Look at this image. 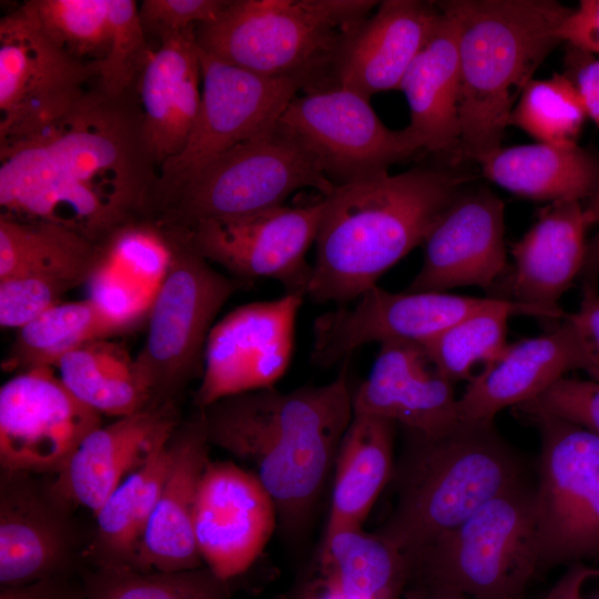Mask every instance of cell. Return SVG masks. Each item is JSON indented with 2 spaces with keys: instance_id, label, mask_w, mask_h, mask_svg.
Returning <instances> with one entry per match:
<instances>
[{
  "instance_id": "1",
  "label": "cell",
  "mask_w": 599,
  "mask_h": 599,
  "mask_svg": "<svg viewBox=\"0 0 599 599\" xmlns=\"http://www.w3.org/2000/svg\"><path fill=\"white\" fill-rule=\"evenodd\" d=\"M136 102L97 88L47 128L0 143L1 214L58 224L99 245L150 220L160 173Z\"/></svg>"
},
{
  "instance_id": "2",
  "label": "cell",
  "mask_w": 599,
  "mask_h": 599,
  "mask_svg": "<svg viewBox=\"0 0 599 599\" xmlns=\"http://www.w3.org/2000/svg\"><path fill=\"white\" fill-rule=\"evenodd\" d=\"M347 364L321 386L275 387L222 398L200 409L210 444L252 464L290 540L308 530L354 416Z\"/></svg>"
},
{
  "instance_id": "3",
  "label": "cell",
  "mask_w": 599,
  "mask_h": 599,
  "mask_svg": "<svg viewBox=\"0 0 599 599\" xmlns=\"http://www.w3.org/2000/svg\"><path fill=\"white\" fill-rule=\"evenodd\" d=\"M463 179L432 167L336 185L323 197L306 296L349 304L393 265L424 245L461 192Z\"/></svg>"
},
{
  "instance_id": "4",
  "label": "cell",
  "mask_w": 599,
  "mask_h": 599,
  "mask_svg": "<svg viewBox=\"0 0 599 599\" xmlns=\"http://www.w3.org/2000/svg\"><path fill=\"white\" fill-rule=\"evenodd\" d=\"M457 28L460 75L459 153L477 161L501 146L514 103L560 43L571 9L551 0L436 2Z\"/></svg>"
},
{
  "instance_id": "5",
  "label": "cell",
  "mask_w": 599,
  "mask_h": 599,
  "mask_svg": "<svg viewBox=\"0 0 599 599\" xmlns=\"http://www.w3.org/2000/svg\"><path fill=\"white\" fill-rule=\"evenodd\" d=\"M394 468L397 499L378 532L407 556L522 481V465L493 422H461L438 436L406 430Z\"/></svg>"
},
{
  "instance_id": "6",
  "label": "cell",
  "mask_w": 599,
  "mask_h": 599,
  "mask_svg": "<svg viewBox=\"0 0 599 599\" xmlns=\"http://www.w3.org/2000/svg\"><path fill=\"white\" fill-rule=\"evenodd\" d=\"M372 0H230L195 29L204 52L241 69L293 80L304 92L334 88L348 35L378 6Z\"/></svg>"
},
{
  "instance_id": "7",
  "label": "cell",
  "mask_w": 599,
  "mask_h": 599,
  "mask_svg": "<svg viewBox=\"0 0 599 599\" xmlns=\"http://www.w3.org/2000/svg\"><path fill=\"white\" fill-rule=\"evenodd\" d=\"M408 558L432 593L521 599L539 571L535 489L504 491Z\"/></svg>"
},
{
  "instance_id": "8",
  "label": "cell",
  "mask_w": 599,
  "mask_h": 599,
  "mask_svg": "<svg viewBox=\"0 0 599 599\" xmlns=\"http://www.w3.org/2000/svg\"><path fill=\"white\" fill-rule=\"evenodd\" d=\"M329 195L335 185L281 123L219 155L155 209L152 221L187 230L213 220L256 214L284 205L301 189Z\"/></svg>"
},
{
  "instance_id": "9",
  "label": "cell",
  "mask_w": 599,
  "mask_h": 599,
  "mask_svg": "<svg viewBox=\"0 0 599 599\" xmlns=\"http://www.w3.org/2000/svg\"><path fill=\"white\" fill-rule=\"evenodd\" d=\"M172 258L148 316L145 342L134 358L152 405L175 403L202 376L207 337L223 305L244 281L217 272L182 230L167 229Z\"/></svg>"
},
{
  "instance_id": "10",
  "label": "cell",
  "mask_w": 599,
  "mask_h": 599,
  "mask_svg": "<svg viewBox=\"0 0 599 599\" xmlns=\"http://www.w3.org/2000/svg\"><path fill=\"white\" fill-rule=\"evenodd\" d=\"M528 419L541 440L534 488L539 570L599 558V437L557 417Z\"/></svg>"
},
{
  "instance_id": "11",
  "label": "cell",
  "mask_w": 599,
  "mask_h": 599,
  "mask_svg": "<svg viewBox=\"0 0 599 599\" xmlns=\"http://www.w3.org/2000/svg\"><path fill=\"white\" fill-rule=\"evenodd\" d=\"M95 78L44 30L26 2L0 21V143L33 134L71 111Z\"/></svg>"
},
{
  "instance_id": "12",
  "label": "cell",
  "mask_w": 599,
  "mask_h": 599,
  "mask_svg": "<svg viewBox=\"0 0 599 599\" xmlns=\"http://www.w3.org/2000/svg\"><path fill=\"white\" fill-rule=\"evenodd\" d=\"M200 61L199 113L183 150L160 167L153 212L209 162L275 124L303 90L293 80L241 69L201 49Z\"/></svg>"
},
{
  "instance_id": "13",
  "label": "cell",
  "mask_w": 599,
  "mask_h": 599,
  "mask_svg": "<svg viewBox=\"0 0 599 599\" xmlns=\"http://www.w3.org/2000/svg\"><path fill=\"white\" fill-rule=\"evenodd\" d=\"M280 121L335 186L388 172L424 149L409 126L388 129L369 99L338 87L295 97Z\"/></svg>"
},
{
  "instance_id": "14",
  "label": "cell",
  "mask_w": 599,
  "mask_h": 599,
  "mask_svg": "<svg viewBox=\"0 0 599 599\" xmlns=\"http://www.w3.org/2000/svg\"><path fill=\"white\" fill-rule=\"evenodd\" d=\"M322 212L323 196L305 205L204 221L182 231L200 255L236 278H273L285 293L305 297L313 276L306 254L315 243Z\"/></svg>"
},
{
  "instance_id": "15",
  "label": "cell",
  "mask_w": 599,
  "mask_h": 599,
  "mask_svg": "<svg viewBox=\"0 0 599 599\" xmlns=\"http://www.w3.org/2000/svg\"><path fill=\"white\" fill-rule=\"evenodd\" d=\"M101 425L53 368L20 372L0 388L1 469L57 475Z\"/></svg>"
},
{
  "instance_id": "16",
  "label": "cell",
  "mask_w": 599,
  "mask_h": 599,
  "mask_svg": "<svg viewBox=\"0 0 599 599\" xmlns=\"http://www.w3.org/2000/svg\"><path fill=\"white\" fill-rule=\"evenodd\" d=\"M496 298L448 292L393 293L375 285L352 305H338L315 319L311 362L326 368L369 343H423Z\"/></svg>"
},
{
  "instance_id": "17",
  "label": "cell",
  "mask_w": 599,
  "mask_h": 599,
  "mask_svg": "<svg viewBox=\"0 0 599 599\" xmlns=\"http://www.w3.org/2000/svg\"><path fill=\"white\" fill-rule=\"evenodd\" d=\"M304 296L242 305L213 325L207 337L200 409L237 394L274 387L290 365L295 319Z\"/></svg>"
},
{
  "instance_id": "18",
  "label": "cell",
  "mask_w": 599,
  "mask_h": 599,
  "mask_svg": "<svg viewBox=\"0 0 599 599\" xmlns=\"http://www.w3.org/2000/svg\"><path fill=\"white\" fill-rule=\"evenodd\" d=\"M278 525L275 505L254 473L210 461L201 477L194 534L203 564L222 581L247 570Z\"/></svg>"
},
{
  "instance_id": "19",
  "label": "cell",
  "mask_w": 599,
  "mask_h": 599,
  "mask_svg": "<svg viewBox=\"0 0 599 599\" xmlns=\"http://www.w3.org/2000/svg\"><path fill=\"white\" fill-rule=\"evenodd\" d=\"M423 246L422 267L405 291L495 288L507 270L502 201L486 187L461 190Z\"/></svg>"
},
{
  "instance_id": "20",
  "label": "cell",
  "mask_w": 599,
  "mask_h": 599,
  "mask_svg": "<svg viewBox=\"0 0 599 599\" xmlns=\"http://www.w3.org/2000/svg\"><path fill=\"white\" fill-rule=\"evenodd\" d=\"M33 475L1 469L0 587L73 575L75 568L68 504Z\"/></svg>"
},
{
  "instance_id": "21",
  "label": "cell",
  "mask_w": 599,
  "mask_h": 599,
  "mask_svg": "<svg viewBox=\"0 0 599 599\" xmlns=\"http://www.w3.org/2000/svg\"><path fill=\"white\" fill-rule=\"evenodd\" d=\"M599 380V363L569 314L549 333L509 344L458 398L461 422H493L502 409L524 405L570 370Z\"/></svg>"
},
{
  "instance_id": "22",
  "label": "cell",
  "mask_w": 599,
  "mask_h": 599,
  "mask_svg": "<svg viewBox=\"0 0 599 599\" xmlns=\"http://www.w3.org/2000/svg\"><path fill=\"white\" fill-rule=\"evenodd\" d=\"M175 403L152 405L90 433L54 475L52 491L95 514L140 469L180 424Z\"/></svg>"
},
{
  "instance_id": "23",
  "label": "cell",
  "mask_w": 599,
  "mask_h": 599,
  "mask_svg": "<svg viewBox=\"0 0 599 599\" xmlns=\"http://www.w3.org/2000/svg\"><path fill=\"white\" fill-rule=\"evenodd\" d=\"M454 385L436 370L420 343L389 341L379 344L367 378L354 389L353 407L406 430L438 436L461 423Z\"/></svg>"
},
{
  "instance_id": "24",
  "label": "cell",
  "mask_w": 599,
  "mask_h": 599,
  "mask_svg": "<svg viewBox=\"0 0 599 599\" xmlns=\"http://www.w3.org/2000/svg\"><path fill=\"white\" fill-rule=\"evenodd\" d=\"M598 207L581 201L549 203L511 247L514 270L506 300L535 309L540 318L565 319L558 302L587 261L586 233Z\"/></svg>"
},
{
  "instance_id": "25",
  "label": "cell",
  "mask_w": 599,
  "mask_h": 599,
  "mask_svg": "<svg viewBox=\"0 0 599 599\" xmlns=\"http://www.w3.org/2000/svg\"><path fill=\"white\" fill-rule=\"evenodd\" d=\"M434 2L384 0L345 41L334 71V88L367 99L400 87L409 65L439 17Z\"/></svg>"
},
{
  "instance_id": "26",
  "label": "cell",
  "mask_w": 599,
  "mask_h": 599,
  "mask_svg": "<svg viewBox=\"0 0 599 599\" xmlns=\"http://www.w3.org/2000/svg\"><path fill=\"white\" fill-rule=\"evenodd\" d=\"M171 443V464L138 552L136 569L143 571L175 572L203 565L194 534L197 489L210 463L201 410L179 424Z\"/></svg>"
},
{
  "instance_id": "27",
  "label": "cell",
  "mask_w": 599,
  "mask_h": 599,
  "mask_svg": "<svg viewBox=\"0 0 599 599\" xmlns=\"http://www.w3.org/2000/svg\"><path fill=\"white\" fill-rule=\"evenodd\" d=\"M196 27L161 35L135 84L143 133L159 167L184 148L202 95Z\"/></svg>"
},
{
  "instance_id": "28",
  "label": "cell",
  "mask_w": 599,
  "mask_h": 599,
  "mask_svg": "<svg viewBox=\"0 0 599 599\" xmlns=\"http://www.w3.org/2000/svg\"><path fill=\"white\" fill-rule=\"evenodd\" d=\"M171 258L166 229L151 220L130 223L100 244L88 298L125 332L148 318Z\"/></svg>"
},
{
  "instance_id": "29",
  "label": "cell",
  "mask_w": 599,
  "mask_h": 599,
  "mask_svg": "<svg viewBox=\"0 0 599 599\" xmlns=\"http://www.w3.org/2000/svg\"><path fill=\"white\" fill-rule=\"evenodd\" d=\"M439 11L428 40L399 87L409 106L408 126L424 149L434 153L458 151L460 139L457 28L449 13Z\"/></svg>"
},
{
  "instance_id": "30",
  "label": "cell",
  "mask_w": 599,
  "mask_h": 599,
  "mask_svg": "<svg viewBox=\"0 0 599 599\" xmlns=\"http://www.w3.org/2000/svg\"><path fill=\"white\" fill-rule=\"evenodd\" d=\"M395 425L379 416L354 412L334 463L325 530L363 527L393 478Z\"/></svg>"
},
{
  "instance_id": "31",
  "label": "cell",
  "mask_w": 599,
  "mask_h": 599,
  "mask_svg": "<svg viewBox=\"0 0 599 599\" xmlns=\"http://www.w3.org/2000/svg\"><path fill=\"white\" fill-rule=\"evenodd\" d=\"M477 162L487 179L532 201H581L599 181V164L578 145L499 146Z\"/></svg>"
},
{
  "instance_id": "32",
  "label": "cell",
  "mask_w": 599,
  "mask_h": 599,
  "mask_svg": "<svg viewBox=\"0 0 599 599\" xmlns=\"http://www.w3.org/2000/svg\"><path fill=\"white\" fill-rule=\"evenodd\" d=\"M100 245L64 226L0 216V280L39 277L73 290L87 284Z\"/></svg>"
},
{
  "instance_id": "33",
  "label": "cell",
  "mask_w": 599,
  "mask_h": 599,
  "mask_svg": "<svg viewBox=\"0 0 599 599\" xmlns=\"http://www.w3.org/2000/svg\"><path fill=\"white\" fill-rule=\"evenodd\" d=\"M171 437L94 514L97 529L89 550L94 566L136 569L139 548L171 464Z\"/></svg>"
},
{
  "instance_id": "34",
  "label": "cell",
  "mask_w": 599,
  "mask_h": 599,
  "mask_svg": "<svg viewBox=\"0 0 599 599\" xmlns=\"http://www.w3.org/2000/svg\"><path fill=\"white\" fill-rule=\"evenodd\" d=\"M319 550L328 587L346 599H392L410 573L406 554L363 527L325 530Z\"/></svg>"
},
{
  "instance_id": "35",
  "label": "cell",
  "mask_w": 599,
  "mask_h": 599,
  "mask_svg": "<svg viewBox=\"0 0 599 599\" xmlns=\"http://www.w3.org/2000/svg\"><path fill=\"white\" fill-rule=\"evenodd\" d=\"M55 368L67 388L101 415L120 418L152 406L134 358L122 345L108 338L74 348Z\"/></svg>"
},
{
  "instance_id": "36",
  "label": "cell",
  "mask_w": 599,
  "mask_h": 599,
  "mask_svg": "<svg viewBox=\"0 0 599 599\" xmlns=\"http://www.w3.org/2000/svg\"><path fill=\"white\" fill-rule=\"evenodd\" d=\"M122 332L90 298L62 302L19 328L2 367L21 372L55 368L64 355L84 343Z\"/></svg>"
},
{
  "instance_id": "37",
  "label": "cell",
  "mask_w": 599,
  "mask_h": 599,
  "mask_svg": "<svg viewBox=\"0 0 599 599\" xmlns=\"http://www.w3.org/2000/svg\"><path fill=\"white\" fill-rule=\"evenodd\" d=\"M511 315L540 317L532 308L498 297L489 306L420 344L440 375L454 384L469 383L476 376V365H481L483 370L507 349V322Z\"/></svg>"
},
{
  "instance_id": "38",
  "label": "cell",
  "mask_w": 599,
  "mask_h": 599,
  "mask_svg": "<svg viewBox=\"0 0 599 599\" xmlns=\"http://www.w3.org/2000/svg\"><path fill=\"white\" fill-rule=\"evenodd\" d=\"M81 580L85 599H217L224 582L206 567L161 572L94 566Z\"/></svg>"
},
{
  "instance_id": "39",
  "label": "cell",
  "mask_w": 599,
  "mask_h": 599,
  "mask_svg": "<svg viewBox=\"0 0 599 599\" xmlns=\"http://www.w3.org/2000/svg\"><path fill=\"white\" fill-rule=\"evenodd\" d=\"M587 113L582 101L565 74L531 80L516 102L509 125H515L539 143L577 145Z\"/></svg>"
},
{
  "instance_id": "40",
  "label": "cell",
  "mask_w": 599,
  "mask_h": 599,
  "mask_svg": "<svg viewBox=\"0 0 599 599\" xmlns=\"http://www.w3.org/2000/svg\"><path fill=\"white\" fill-rule=\"evenodd\" d=\"M28 2L48 34L72 55L92 62L104 58L110 41L108 0Z\"/></svg>"
},
{
  "instance_id": "41",
  "label": "cell",
  "mask_w": 599,
  "mask_h": 599,
  "mask_svg": "<svg viewBox=\"0 0 599 599\" xmlns=\"http://www.w3.org/2000/svg\"><path fill=\"white\" fill-rule=\"evenodd\" d=\"M110 41L108 52L92 62L95 79L105 94L121 98L135 89L149 54L145 30L133 0H108Z\"/></svg>"
},
{
  "instance_id": "42",
  "label": "cell",
  "mask_w": 599,
  "mask_h": 599,
  "mask_svg": "<svg viewBox=\"0 0 599 599\" xmlns=\"http://www.w3.org/2000/svg\"><path fill=\"white\" fill-rule=\"evenodd\" d=\"M527 418L546 415L578 425L599 437V380L561 377L517 407Z\"/></svg>"
},
{
  "instance_id": "43",
  "label": "cell",
  "mask_w": 599,
  "mask_h": 599,
  "mask_svg": "<svg viewBox=\"0 0 599 599\" xmlns=\"http://www.w3.org/2000/svg\"><path fill=\"white\" fill-rule=\"evenodd\" d=\"M71 290L39 277L14 276L0 280V325L21 328L49 308L62 303Z\"/></svg>"
},
{
  "instance_id": "44",
  "label": "cell",
  "mask_w": 599,
  "mask_h": 599,
  "mask_svg": "<svg viewBox=\"0 0 599 599\" xmlns=\"http://www.w3.org/2000/svg\"><path fill=\"white\" fill-rule=\"evenodd\" d=\"M230 0H144L139 8L145 32L159 38L215 20Z\"/></svg>"
},
{
  "instance_id": "45",
  "label": "cell",
  "mask_w": 599,
  "mask_h": 599,
  "mask_svg": "<svg viewBox=\"0 0 599 599\" xmlns=\"http://www.w3.org/2000/svg\"><path fill=\"white\" fill-rule=\"evenodd\" d=\"M556 35L571 48L599 54V0H581L560 23Z\"/></svg>"
},
{
  "instance_id": "46",
  "label": "cell",
  "mask_w": 599,
  "mask_h": 599,
  "mask_svg": "<svg viewBox=\"0 0 599 599\" xmlns=\"http://www.w3.org/2000/svg\"><path fill=\"white\" fill-rule=\"evenodd\" d=\"M566 72L575 85L587 116L599 126V59L568 45Z\"/></svg>"
},
{
  "instance_id": "47",
  "label": "cell",
  "mask_w": 599,
  "mask_h": 599,
  "mask_svg": "<svg viewBox=\"0 0 599 599\" xmlns=\"http://www.w3.org/2000/svg\"><path fill=\"white\" fill-rule=\"evenodd\" d=\"M0 599H85L82 580L57 576L23 586L0 587Z\"/></svg>"
},
{
  "instance_id": "48",
  "label": "cell",
  "mask_w": 599,
  "mask_h": 599,
  "mask_svg": "<svg viewBox=\"0 0 599 599\" xmlns=\"http://www.w3.org/2000/svg\"><path fill=\"white\" fill-rule=\"evenodd\" d=\"M541 599H599V567L573 564Z\"/></svg>"
},
{
  "instance_id": "49",
  "label": "cell",
  "mask_w": 599,
  "mask_h": 599,
  "mask_svg": "<svg viewBox=\"0 0 599 599\" xmlns=\"http://www.w3.org/2000/svg\"><path fill=\"white\" fill-rule=\"evenodd\" d=\"M597 280L598 275L587 273L582 284L579 308L569 316L588 341L599 363V291Z\"/></svg>"
},
{
  "instance_id": "50",
  "label": "cell",
  "mask_w": 599,
  "mask_h": 599,
  "mask_svg": "<svg viewBox=\"0 0 599 599\" xmlns=\"http://www.w3.org/2000/svg\"><path fill=\"white\" fill-rule=\"evenodd\" d=\"M587 272L590 274H599V241L595 248L587 254ZM586 267V266H585Z\"/></svg>"
},
{
  "instance_id": "51",
  "label": "cell",
  "mask_w": 599,
  "mask_h": 599,
  "mask_svg": "<svg viewBox=\"0 0 599 599\" xmlns=\"http://www.w3.org/2000/svg\"><path fill=\"white\" fill-rule=\"evenodd\" d=\"M317 599H346L339 592L328 587V589Z\"/></svg>"
},
{
  "instance_id": "52",
  "label": "cell",
  "mask_w": 599,
  "mask_h": 599,
  "mask_svg": "<svg viewBox=\"0 0 599 599\" xmlns=\"http://www.w3.org/2000/svg\"><path fill=\"white\" fill-rule=\"evenodd\" d=\"M423 599H470L463 596H455V595H435L430 593L429 596L423 598Z\"/></svg>"
},
{
  "instance_id": "53",
  "label": "cell",
  "mask_w": 599,
  "mask_h": 599,
  "mask_svg": "<svg viewBox=\"0 0 599 599\" xmlns=\"http://www.w3.org/2000/svg\"><path fill=\"white\" fill-rule=\"evenodd\" d=\"M597 207H598V210H599V206H597Z\"/></svg>"
}]
</instances>
